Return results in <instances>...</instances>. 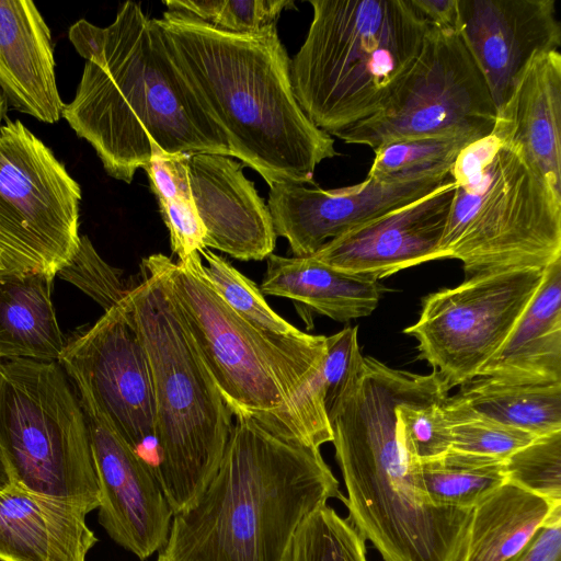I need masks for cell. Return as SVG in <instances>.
Instances as JSON below:
<instances>
[{
    "label": "cell",
    "instance_id": "4dcf8cb0",
    "mask_svg": "<svg viewBox=\"0 0 561 561\" xmlns=\"http://www.w3.org/2000/svg\"><path fill=\"white\" fill-rule=\"evenodd\" d=\"M447 397L408 402L397 408V442L411 462L437 458L451 448L450 425L443 410Z\"/></svg>",
    "mask_w": 561,
    "mask_h": 561
},
{
    "label": "cell",
    "instance_id": "7bdbcfd3",
    "mask_svg": "<svg viewBox=\"0 0 561 561\" xmlns=\"http://www.w3.org/2000/svg\"><path fill=\"white\" fill-rule=\"evenodd\" d=\"M13 270L10 267V265L3 260V257L0 255V274L12 272Z\"/></svg>",
    "mask_w": 561,
    "mask_h": 561
},
{
    "label": "cell",
    "instance_id": "4fadbf2b",
    "mask_svg": "<svg viewBox=\"0 0 561 561\" xmlns=\"http://www.w3.org/2000/svg\"><path fill=\"white\" fill-rule=\"evenodd\" d=\"M58 363L71 380L84 385L135 450L154 442L151 369L125 297L67 340Z\"/></svg>",
    "mask_w": 561,
    "mask_h": 561
},
{
    "label": "cell",
    "instance_id": "2e32d148",
    "mask_svg": "<svg viewBox=\"0 0 561 561\" xmlns=\"http://www.w3.org/2000/svg\"><path fill=\"white\" fill-rule=\"evenodd\" d=\"M460 33L497 112L533 57L559 50L554 0H459Z\"/></svg>",
    "mask_w": 561,
    "mask_h": 561
},
{
    "label": "cell",
    "instance_id": "8d00e7d4",
    "mask_svg": "<svg viewBox=\"0 0 561 561\" xmlns=\"http://www.w3.org/2000/svg\"><path fill=\"white\" fill-rule=\"evenodd\" d=\"M161 217L168 228L172 252L184 262L205 248L206 228L193 201L159 199Z\"/></svg>",
    "mask_w": 561,
    "mask_h": 561
},
{
    "label": "cell",
    "instance_id": "ab89813d",
    "mask_svg": "<svg viewBox=\"0 0 561 561\" xmlns=\"http://www.w3.org/2000/svg\"><path fill=\"white\" fill-rule=\"evenodd\" d=\"M459 0H413L428 24L444 31L460 32Z\"/></svg>",
    "mask_w": 561,
    "mask_h": 561
},
{
    "label": "cell",
    "instance_id": "74e56055",
    "mask_svg": "<svg viewBox=\"0 0 561 561\" xmlns=\"http://www.w3.org/2000/svg\"><path fill=\"white\" fill-rule=\"evenodd\" d=\"M151 158L144 168L157 199L192 201L188 175V153H169L150 141Z\"/></svg>",
    "mask_w": 561,
    "mask_h": 561
},
{
    "label": "cell",
    "instance_id": "603a6c76",
    "mask_svg": "<svg viewBox=\"0 0 561 561\" xmlns=\"http://www.w3.org/2000/svg\"><path fill=\"white\" fill-rule=\"evenodd\" d=\"M479 376L561 382V259L545 268L531 301Z\"/></svg>",
    "mask_w": 561,
    "mask_h": 561
},
{
    "label": "cell",
    "instance_id": "d6a6232c",
    "mask_svg": "<svg viewBox=\"0 0 561 561\" xmlns=\"http://www.w3.org/2000/svg\"><path fill=\"white\" fill-rule=\"evenodd\" d=\"M474 139L467 136L398 140L376 149L368 174L388 176L451 168Z\"/></svg>",
    "mask_w": 561,
    "mask_h": 561
},
{
    "label": "cell",
    "instance_id": "4316f807",
    "mask_svg": "<svg viewBox=\"0 0 561 561\" xmlns=\"http://www.w3.org/2000/svg\"><path fill=\"white\" fill-rule=\"evenodd\" d=\"M504 460L449 449L417 463L419 483L435 505L473 510L506 482Z\"/></svg>",
    "mask_w": 561,
    "mask_h": 561
},
{
    "label": "cell",
    "instance_id": "6da1fadb",
    "mask_svg": "<svg viewBox=\"0 0 561 561\" xmlns=\"http://www.w3.org/2000/svg\"><path fill=\"white\" fill-rule=\"evenodd\" d=\"M176 69L224 130L231 157L276 183L314 184L318 164L340 153L299 106L277 26L219 31L179 11L154 19Z\"/></svg>",
    "mask_w": 561,
    "mask_h": 561
},
{
    "label": "cell",
    "instance_id": "e575fe53",
    "mask_svg": "<svg viewBox=\"0 0 561 561\" xmlns=\"http://www.w3.org/2000/svg\"><path fill=\"white\" fill-rule=\"evenodd\" d=\"M57 275L91 297L104 311L117 305L133 287L127 285L122 270L100 256L87 236H81L75 255Z\"/></svg>",
    "mask_w": 561,
    "mask_h": 561
},
{
    "label": "cell",
    "instance_id": "836d02e7",
    "mask_svg": "<svg viewBox=\"0 0 561 561\" xmlns=\"http://www.w3.org/2000/svg\"><path fill=\"white\" fill-rule=\"evenodd\" d=\"M168 11L191 14L228 33H253L276 25L283 10L295 8L290 0H169Z\"/></svg>",
    "mask_w": 561,
    "mask_h": 561
},
{
    "label": "cell",
    "instance_id": "7402d4cb",
    "mask_svg": "<svg viewBox=\"0 0 561 561\" xmlns=\"http://www.w3.org/2000/svg\"><path fill=\"white\" fill-rule=\"evenodd\" d=\"M260 290L299 302L339 322L369 316L386 288L378 279L340 271L312 256L270 254Z\"/></svg>",
    "mask_w": 561,
    "mask_h": 561
},
{
    "label": "cell",
    "instance_id": "d590c367",
    "mask_svg": "<svg viewBox=\"0 0 561 561\" xmlns=\"http://www.w3.org/2000/svg\"><path fill=\"white\" fill-rule=\"evenodd\" d=\"M364 369L357 327H346L327 336L320 368L324 407L328 412L357 383Z\"/></svg>",
    "mask_w": 561,
    "mask_h": 561
},
{
    "label": "cell",
    "instance_id": "1f68e13d",
    "mask_svg": "<svg viewBox=\"0 0 561 561\" xmlns=\"http://www.w3.org/2000/svg\"><path fill=\"white\" fill-rule=\"evenodd\" d=\"M503 465L506 482L561 504V431L536 437Z\"/></svg>",
    "mask_w": 561,
    "mask_h": 561
},
{
    "label": "cell",
    "instance_id": "f35d334b",
    "mask_svg": "<svg viewBox=\"0 0 561 561\" xmlns=\"http://www.w3.org/2000/svg\"><path fill=\"white\" fill-rule=\"evenodd\" d=\"M510 561H561V504L552 510L528 546Z\"/></svg>",
    "mask_w": 561,
    "mask_h": 561
},
{
    "label": "cell",
    "instance_id": "ffe728a7",
    "mask_svg": "<svg viewBox=\"0 0 561 561\" xmlns=\"http://www.w3.org/2000/svg\"><path fill=\"white\" fill-rule=\"evenodd\" d=\"M0 90L8 105L39 122L62 117L51 33L33 1L0 0Z\"/></svg>",
    "mask_w": 561,
    "mask_h": 561
},
{
    "label": "cell",
    "instance_id": "5b68a950",
    "mask_svg": "<svg viewBox=\"0 0 561 561\" xmlns=\"http://www.w3.org/2000/svg\"><path fill=\"white\" fill-rule=\"evenodd\" d=\"M157 255L178 311L232 414H249L313 447L332 442L320 379L327 336L274 341L227 305L199 253L176 263Z\"/></svg>",
    "mask_w": 561,
    "mask_h": 561
},
{
    "label": "cell",
    "instance_id": "277c9868",
    "mask_svg": "<svg viewBox=\"0 0 561 561\" xmlns=\"http://www.w3.org/2000/svg\"><path fill=\"white\" fill-rule=\"evenodd\" d=\"M417 374L369 359L328 413L348 519L383 561H458L472 510L433 504L400 449L396 410L428 397Z\"/></svg>",
    "mask_w": 561,
    "mask_h": 561
},
{
    "label": "cell",
    "instance_id": "484cf974",
    "mask_svg": "<svg viewBox=\"0 0 561 561\" xmlns=\"http://www.w3.org/2000/svg\"><path fill=\"white\" fill-rule=\"evenodd\" d=\"M455 397L480 415L537 437L561 431V382L479 376Z\"/></svg>",
    "mask_w": 561,
    "mask_h": 561
},
{
    "label": "cell",
    "instance_id": "8fae6325",
    "mask_svg": "<svg viewBox=\"0 0 561 561\" xmlns=\"http://www.w3.org/2000/svg\"><path fill=\"white\" fill-rule=\"evenodd\" d=\"M81 187L20 119L0 125V255L56 276L75 255Z\"/></svg>",
    "mask_w": 561,
    "mask_h": 561
},
{
    "label": "cell",
    "instance_id": "e0dca14e",
    "mask_svg": "<svg viewBox=\"0 0 561 561\" xmlns=\"http://www.w3.org/2000/svg\"><path fill=\"white\" fill-rule=\"evenodd\" d=\"M454 193L450 175L427 196L330 240L310 256L340 271L378 280L439 260Z\"/></svg>",
    "mask_w": 561,
    "mask_h": 561
},
{
    "label": "cell",
    "instance_id": "9c48e42d",
    "mask_svg": "<svg viewBox=\"0 0 561 561\" xmlns=\"http://www.w3.org/2000/svg\"><path fill=\"white\" fill-rule=\"evenodd\" d=\"M58 362L0 360V456L9 480L41 494L100 506L90 434Z\"/></svg>",
    "mask_w": 561,
    "mask_h": 561
},
{
    "label": "cell",
    "instance_id": "7a4b0ae2",
    "mask_svg": "<svg viewBox=\"0 0 561 561\" xmlns=\"http://www.w3.org/2000/svg\"><path fill=\"white\" fill-rule=\"evenodd\" d=\"M62 117L95 150L107 174L130 183L151 158L169 153L231 157L221 127L205 111L140 3L127 1L98 31L73 100Z\"/></svg>",
    "mask_w": 561,
    "mask_h": 561
},
{
    "label": "cell",
    "instance_id": "7c38bea8",
    "mask_svg": "<svg viewBox=\"0 0 561 561\" xmlns=\"http://www.w3.org/2000/svg\"><path fill=\"white\" fill-rule=\"evenodd\" d=\"M545 271V270H543ZM543 271L479 274L423 299L419 320L404 329L449 391L479 376L538 290Z\"/></svg>",
    "mask_w": 561,
    "mask_h": 561
},
{
    "label": "cell",
    "instance_id": "ba28073f",
    "mask_svg": "<svg viewBox=\"0 0 561 561\" xmlns=\"http://www.w3.org/2000/svg\"><path fill=\"white\" fill-rule=\"evenodd\" d=\"M450 175L439 259L459 260L467 278L561 259V194L519 150L492 131L459 153Z\"/></svg>",
    "mask_w": 561,
    "mask_h": 561
},
{
    "label": "cell",
    "instance_id": "60d3db41",
    "mask_svg": "<svg viewBox=\"0 0 561 561\" xmlns=\"http://www.w3.org/2000/svg\"><path fill=\"white\" fill-rule=\"evenodd\" d=\"M8 102L4 98L2 91L0 90V123L7 118V112H8Z\"/></svg>",
    "mask_w": 561,
    "mask_h": 561
},
{
    "label": "cell",
    "instance_id": "b9f144b4",
    "mask_svg": "<svg viewBox=\"0 0 561 561\" xmlns=\"http://www.w3.org/2000/svg\"><path fill=\"white\" fill-rule=\"evenodd\" d=\"M9 481L10 480H9V476H8L5 466H4L3 460H2V458L0 456V486L7 484Z\"/></svg>",
    "mask_w": 561,
    "mask_h": 561
},
{
    "label": "cell",
    "instance_id": "f546056e",
    "mask_svg": "<svg viewBox=\"0 0 561 561\" xmlns=\"http://www.w3.org/2000/svg\"><path fill=\"white\" fill-rule=\"evenodd\" d=\"M443 410L451 433V449L505 460L537 436L480 415L455 396L447 397Z\"/></svg>",
    "mask_w": 561,
    "mask_h": 561
},
{
    "label": "cell",
    "instance_id": "52a82bcc",
    "mask_svg": "<svg viewBox=\"0 0 561 561\" xmlns=\"http://www.w3.org/2000/svg\"><path fill=\"white\" fill-rule=\"evenodd\" d=\"M125 296L147 352L154 396L156 473L173 515L203 492L222 458L232 412L168 289L158 255Z\"/></svg>",
    "mask_w": 561,
    "mask_h": 561
},
{
    "label": "cell",
    "instance_id": "9a60e30c",
    "mask_svg": "<svg viewBox=\"0 0 561 561\" xmlns=\"http://www.w3.org/2000/svg\"><path fill=\"white\" fill-rule=\"evenodd\" d=\"M83 409L98 474L99 523L141 561L165 545L173 512L154 467L116 431L88 389L71 380Z\"/></svg>",
    "mask_w": 561,
    "mask_h": 561
},
{
    "label": "cell",
    "instance_id": "d4e9b609",
    "mask_svg": "<svg viewBox=\"0 0 561 561\" xmlns=\"http://www.w3.org/2000/svg\"><path fill=\"white\" fill-rule=\"evenodd\" d=\"M560 504L505 482L473 507L458 561H510Z\"/></svg>",
    "mask_w": 561,
    "mask_h": 561
},
{
    "label": "cell",
    "instance_id": "cb8c5ba5",
    "mask_svg": "<svg viewBox=\"0 0 561 561\" xmlns=\"http://www.w3.org/2000/svg\"><path fill=\"white\" fill-rule=\"evenodd\" d=\"M54 275L0 274V360L58 362L67 340L53 304Z\"/></svg>",
    "mask_w": 561,
    "mask_h": 561
},
{
    "label": "cell",
    "instance_id": "30bf717a",
    "mask_svg": "<svg viewBox=\"0 0 561 561\" xmlns=\"http://www.w3.org/2000/svg\"><path fill=\"white\" fill-rule=\"evenodd\" d=\"M496 116L484 75L461 33L430 25L415 62L387 106L334 137L374 151L405 139L479 140L493 131Z\"/></svg>",
    "mask_w": 561,
    "mask_h": 561
},
{
    "label": "cell",
    "instance_id": "ac0fdd59",
    "mask_svg": "<svg viewBox=\"0 0 561 561\" xmlns=\"http://www.w3.org/2000/svg\"><path fill=\"white\" fill-rule=\"evenodd\" d=\"M192 201L206 228L205 248L241 261H261L273 253L276 234L267 205L243 165L232 157L191 154Z\"/></svg>",
    "mask_w": 561,
    "mask_h": 561
},
{
    "label": "cell",
    "instance_id": "5bb4252c",
    "mask_svg": "<svg viewBox=\"0 0 561 561\" xmlns=\"http://www.w3.org/2000/svg\"><path fill=\"white\" fill-rule=\"evenodd\" d=\"M450 169L367 173L363 182L334 190L276 183L267 201L275 234L288 241L294 256H310L330 240L433 193L450 178Z\"/></svg>",
    "mask_w": 561,
    "mask_h": 561
},
{
    "label": "cell",
    "instance_id": "d6986e66",
    "mask_svg": "<svg viewBox=\"0 0 561 561\" xmlns=\"http://www.w3.org/2000/svg\"><path fill=\"white\" fill-rule=\"evenodd\" d=\"M82 503L0 486V561H87L99 541Z\"/></svg>",
    "mask_w": 561,
    "mask_h": 561
},
{
    "label": "cell",
    "instance_id": "3957f363",
    "mask_svg": "<svg viewBox=\"0 0 561 561\" xmlns=\"http://www.w3.org/2000/svg\"><path fill=\"white\" fill-rule=\"evenodd\" d=\"M232 415L215 474L173 515L157 561H287L312 512L329 499L346 503L320 448L286 438L249 414Z\"/></svg>",
    "mask_w": 561,
    "mask_h": 561
},
{
    "label": "cell",
    "instance_id": "44dd1931",
    "mask_svg": "<svg viewBox=\"0 0 561 561\" xmlns=\"http://www.w3.org/2000/svg\"><path fill=\"white\" fill-rule=\"evenodd\" d=\"M493 133L515 147L561 194V54L540 53L525 67Z\"/></svg>",
    "mask_w": 561,
    "mask_h": 561
},
{
    "label": "cell",
    "instance_id": "8992f818",
    "mask_svg": "<svg viewBox=\"0 0 561 561\" xmlns=\"http://www.w3.org/2000/svg\"><path fill=\"white\" fill-rule=\"evenodd\" d=\"M312 21L290 59L295 98L330 136L390 102L430 24L413 0H309Z\"/></svg>",
    "mask_w": 561,
    "mask_h": 561
},
{
    "label": "cell",
    "instance_id": "f1b7e54d",
    "mask_svg": "<svg viewBox=\"0 0 561 561\" xmlns=\"http://www.w3.org/2000/svg\"><path fill=\"white\" fill-rule=\"evenodd\" d=\"M366 552V539L353 523L325 504L301 524L287 561H368Z\"/></svg>",
    "mask_w": 561,
    "mask_h": 561
},
{
    "label": "cell",
    "instance_id": "83f0119b",
    "mask_svg": "<svg viewBox=\"0 0 561 561\" xmlns=\"http://www.w3.org/2000/svg\"><path fill=\"white\" fill-rule=\"evenodd\" d=\"M205 259L204 270L219 295L241 318L256 330L282 343H301L311 339L274 311L262 291L226 259L210 249L199 252Z\"/></svg>",
    "mask_w": 561,
    "mask_h": 561
}]
</instances>
